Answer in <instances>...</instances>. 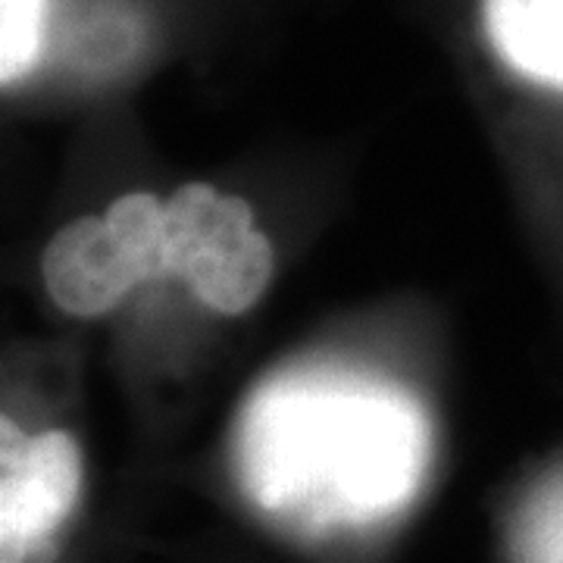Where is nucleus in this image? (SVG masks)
<instances>
[{
    "label": "nucleus",
    "instance_id": "1",
    "mask_svg": "<svg viewBox=\"0 0 563 563\" xmlns=\"http://www.w3.org/2000/svg\"><path fill=\"white\" fill-rule=\"evenodd\" d=\"M429 432L401 388L357 376L266 385L244 417V476L269 510L369 520L401 507L422 473Z\"/></svg>",
    "mask_w": 563,
    "mask_h": 563
},
{
    "label": "nucleus",
    "instance_id": "2",
    "mask_svg": "<svg viewBox=\"0 0 563 563\" xmlns=\"http://www.w3.org/2000/svg\"><path fill=\"white\" fill-rule=\"evenodd\" d=\"M163 276L181 279L210 310L235 317L273 276V244L244 198L191 181L163 203Z\"/></svg>",
    "mask_w": 563,
    "mask_h": 563
},
{
    "label": "nucleus",
    "instance_id": "3",
    "mask_svg": "<svg viewBox=\"0 0 563 563\" xmlns=\"http://www.w3.org/2000/svg\"><path fill=\"white\" fill-rule=\"evenodd\" d=\"M81 492V451L69 432L25 435L0 422V563H25L69 517Z\"/></svg>",
    "mask_w": 563,
    "mask_h": 563
},
{
    "label": "nucleus",
    "instance_id": "4",
    "mask_svg": "<svg viewBox=\"0 0 563 563\" xmlns=\"http://www.w3.org/2000/svg\"><path fill=\"white\" fill-rule=\"evenodd\" d=\"M41 279L66 313L103 317L144 276L107 217H79L47 242L41 254Z\"/></svg>",
    "mask_w": 563,
    "mask_h": 563
},
{
    "label": "nucleus",
    "instance_id": "5",
    "mask_svg": "<svg viewBox=\"0 0 563 563\" xmlns=\"http://www.w3.org/2000/svg\"><path fill=\"white\" fill-rule=\"evenodd\" d=\"M483 20L514 73L563 95V0H483Z\"/></svg>",
    "mask_w": 563,
    "mask_h": 563
},
{
    "label": "nucleus",
    "instance_id": "6",
    "mask_svg": "<svg viewBox=\"0 0 563 563\" xmlns=\"http://www.w3.org/2000/svg\"><path fill=\"white\" fill-rule=\"evenodd\" d=\"M103 217L117 232L122 247L132 254L144 282L163 276V203L147 191H132V195H122L120 201L110 203V210Z\"/></svg>",
    "mask_w": 563,
    "mask_h": 563
},
{
    "label": "nucleus",
    "instance_id": "7",
    "mask_svg": "<svg viewBox=\"0 0 563 563\" xmlns=\"http://www.w3.org/2000/svg\"><path fill=\"white\" fill-rule=\"evenodd\" d=\"M47 0H0V79H22L44 44Z\"/></svg>",
    "mask_w": 563,
    "mask_h": 563
},
{
    "label": "nucleus",
    "instance_id": "8",
    "mask_svg": "<svg viewBox=\"0 0 563 563\" xmlns=\"http://www.w3.org/2000/svg\"><path fill=\"white\" fill-rule=\"evenodd\" d=\"M548 563H563V498L551 510V529H548Z\"/></svg>",
    "mask_w": 563,
    "mask_h": 563
}]
</instances>
